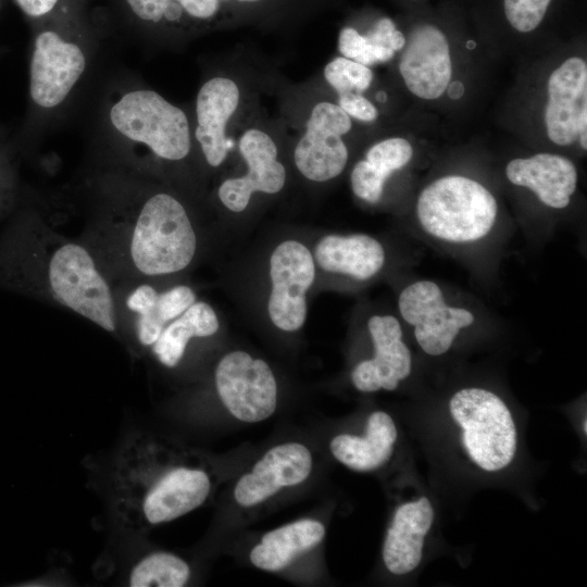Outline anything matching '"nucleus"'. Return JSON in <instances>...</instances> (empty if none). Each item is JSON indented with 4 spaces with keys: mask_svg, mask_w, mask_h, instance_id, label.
<instances>
[{
    "mask_svg": "<svg viewBox=\"0 0 587 587\" xmlns=\"http://www.w3.org/2000/svg\"><path fill=\"white\" fill-rule=\"evenodd\" d=\"M338 105L350 117L362 122H373L378 116L376 107L360 92L339 93Z\"/></svg>",
    "mask_w": 587,
    "mask_h": 587,
    "instance_id": "7c9ffc66",
    "label": "nucleus"
},
{
    "mask_svg": "<svg viewBox=\"0 0 587 587\" xmlns=\"http://www.w3.org/2000/svg\"><path fill=\"white\" fill-rule=\"evenodd\" d=\"M238 146L247 173L225 179L217 192L222 204L234 213L246 210L254 192L277 193L286 183L285 166L277 159L276 143L267 133L249 128Z\"/></svg>",
    "mask_w": 587,
    "mask_h": 587,
    "instance_id": "f8f14e48",
    "label": "nucleus"
},
{
    "mask_svg": "<svg viewBox=\"0 0 587 587\" xmlns=\"http://www.w3.org/2000/svg\"><path fill=\"white\" fill-rule=\"evenodd\" d=\"M551 0H503L510 25L520 33L534 30L542 21Z\"/></svg>",
    "mask_w": 587,
    "mask_h": 587,
    "instance_id": "c756f323",
    "label": "nucleus"
},
{
    "mask_svg": "<svg viewBox=\"0 0 587 587\" xmlns=\"http://www.w3.org/2000/svg\"><path fill=\"white\" fill-rule=\"evenodd\" d=\"M314 258L323 271L367 280L382 271L386 254L372 236L330 234L317 241Z\"/></svg>",
    "mask_w": 587,
    "mask_h": 587,
    "instance_id": "aec40b11",
    "label": "nucleus"
},
{
    "mask_svg": "<svg viewBox=\"0 0 587 587\" xmlns=\"http://www.w3.org/2000/svg\"><path fill=\"white\" fill-rule=\"evenodd\" d=\"M215 386L229 413L242 422H261L276 409L277 384L270 365L245 351H232L220 360Z\"/></svg>",
    "mask_w": 587,
    "mask_h": 587,
    "instance_id": "6e6552de",
    "label": "nucleus"
},
{
    "mask_svg": "<svg viewBox=\"0 0 587 587\" xmlns=\"http://www.w3.org/2000/svg\"><path fill=\"white\" fill-rule=\"evenodd\" d=\"M367 328L374 355L354 366L352 384L362 392L395 390L412 370V357L403 341L401 325L392 315H373L367 322Z\"/></svg>",
    "mask_w": 587,
    "mask_h": 587,
    "instance_id": "2eb2a0df",
    "label": "nucleus"
},
{
    "mask_svg": "<svg viewBox=\"0 0 587 587\" xmlns=\"http://www.w3.org/2000/svg\"><path fill=\"white\" fill-rule=\"evenodd\" d=\"M372 70L359 62L345 57H338L326 64L324 78L336 92L365 91L373 82Z\"/></svg>",
    "mask_w": 587,
    "mask_h": 587,
    "instance_id": "cd10ccee",
    "label": "nucleus"
},
{
    "mask_svg": "<svg viewBox=\"0 0 587 587\" xmlns=\"http://www.w3.org/2000/svg\"><path fill=\"white\" fill-rule=\"evenodd\" d=\"M351 127L350 116L338 104L328 101L316 103L307 121L305 132L294 150L298 171L317 183L340 175L348 161L342 136Z\"/></svg>",
    "mask_w": 587,
    "mask_h": 587,
    "instance_id": "9d476101",
    "label": "nucleus"
},
{
    "mask_svg": "<svg viewBox=\"0 0 587 587\" xmlns=\"http://www.w3.org/2000/svg\"><path fill=\"white\" fill-rule=\"evenodd\" d=\"M15 2L24 13L37 17L50 12L58 0H15Z\"/></svg>",
    "mask_w": 587,
    "mask_h": 587,
    "instance_id": "2f4dec72",
    "label": "nucleus"
},
{
    "mask_svg": "<svg viewBox=\"0 0 587 587\" xmlns=\"http://www.w3.org/2000/svg\"><path fill=\"white\" fill-rule=\"evenodd\" d=\"M190 577L189 565L179 557L164 551L149 553L130 569L127 585L132 587H182Z\"/></svg>",
    "mask_w": 587,
    "mask_h": 587,
    "instance_id": "a878e982",
    "label": "nucleus"
},
{
    "mask_svg": "<svg viewBox=\"0 0 587 587\" xmlns=\"http://www.w3.org/2000/svg\"><path fill=\"white\" fill-rule=\"evenodd\" d=\"M239 1L253 2V1H258V0H239Z\"/></svg>",
    "mask_w": 587,
    "mask_h": 587,
    "instance_id": "c9c22d12",
    "label": "nucleus"
},
{
    "mask_svg": "<svg viewBox=\"0 0 587 587\" xmlns=\"http://www.w3.org/2000/svg\"><path fill=\"white\" fill-rule=\"evenodd\" d=\"M338 49L345 58L366 66L387 62L395 55V51L378 46L367 33L361 35L352 27L340 30Z\"/></svg>",
    "mask_w": 587,
    "mask_h": 587,
    "instance_id": "c85d7f7f",
    "label": "nucleus"
},
{
    "mask_svg": "<svg viewBox=\"0 0 587 587\" xmlns=\"http://www.w3.org/2000/svg\"><path fill=\"white\" fill-rule=\"evenodd\" d=\"M9 180L5 167L0 165V208L7 201L9 195Z\"/></svg>",
    "mask_w": 587,
    "mask_h": 587,
    "instance_id": "473e14b6",
    "label": "nucleus"
},
{
    "mask_svg": "<svg viewBox=\"0 0 587 587\" xmlns=\"http://www.w3.org/2000/svg\"><path fill=\"white\" fill-rule=\"evenodd\" d=\"M240 101V90L228 77H213L205 82L197 96L196 139L209 165L220 166L226 159L228 141L226 127Z\"/></svg>",
    "mask_w": 587,
    "mask_h": 587,
    "instance_id": "f3484780",
    "label": "nucleus"
},
{
    "mask_svg": "<svg viewBox=\"0 0 587 587\" xmlns=\"http://www.w3.org/2000/svg\"><path fill=\"white\" fill-rule=\"evenodd\" d=\"M312 455L299 442H287L270 449L242 475L234 490L235 500L242 507L258 504L284 487L295 486L309 476Z\"/></svg>",
    "mask_w": 587,
    "mask_h": 587,
    "instance_id": "dca6fc26",
    "label": "nucleus"
},
{
    "mask_svg": "<svg viewBox=\"0 0 587 587\" xmlns=\"http://www.w3.org/2000/svg\"><path fill=\"white\" fill-rule=\"evenodd\" d=\"M325 536L324 525L315 520H299L266 533L250 552V561L265 571H279L298 555L317 546Z\"/></svg>",
    "mask_w": 587,
    "mask_h": 587,
    "instance_id": "b1692460",
    "label": "nucleus"
},
{
    "mask_svg": "<svg viewBox=\"0 0 587 587\" xmlns=\"http://www.w3.org/2000/svg\"><path fill=\"white\" fill-rule=\"evenodd\" d=\"M398 308L402 319L413 327L419 346L432 357L445 354L459 333L475 321L470 310L448 304L441 288L427 279L403 288Z\"/></svg>",
    "mask_w": 587,
    "mask_h": 587,
    "instance_id": "0eeeda50",
    "label": "nucleus"
},
{
    "mask_svg": "<svg viewBox=\"0 0 587 587\" xmlns=\"http://www.w3.org/2000/svg\"><path fill=\"white\" fill-rule=\"evenodd\" d=\"M545 125L549 139L570 146L577 139L587 149V64L578 57L565 60L548 79Z\"/></svg>",
    "mask_w": 587,
    "mask_h": 587,
    "instance_id": "9b49d317",
    "label": "nucleus"
},
{
    "mask_svg": "<svg viewBox=\"0 0 587 587\" xmlns=\"http://www.w3.org/2000/svg\"><path fill=\"white\" fill-rule=\"evenodd\" d=\"M397 436L392 417L386 412L375 411L367 419L365 436L341 434L332 439L329 448L333 455L349 469L370 472L390 459Z\"/></svg>",
    "mask_w": 587,
    "mask_h": 587,
    "instance_id": "4be33fe9",
    "label": "nucleus"
},
{
    "mask_svg": "<svg viewBox=\"0 0 587 587\" xmlns=\"http://www.w3.org/2000/svg\"><path fill=\"white\" fill-rule=\"evenodd\" d=\"M447 89L449 97L452 99H459L464 92V87L460 82L450 83Z\"/></svg>",
    "mask_w": 587,
    "mask_h": 587,
    "instance_id": "72a5a7b5",
    "label": "nucleus"
},
{
    "mask_svg": "<svg viewBox=\"0 0 587 587\" xmlns=\"http://www.w3.org/2000/svg\"><path fill=\"white\" fill-rule=\"evenodd\" d=\"M413 155L411 143L401 137H391L373 145L365 159L352 168L350 183L353 193L369 202L377 203L390 175L407 165Z\"/></svg>",
    "mask_w": 587,
    "mask_h": 587,
    "instance_id": "5701e85b",
    "label": "nucleus"
},
{
    "mask_svg": "<svg viewBox=\"0 0 587 587\" xmlns=\"http://www.w3.org/2000/svg\"><path fill=\"white\" fill-rule=\"evenodd\" d=\"M211 490L207 472L165 465L154 441L135 436L120 451L112 495L121 522L133 529L171 522L200 507Z\"/></svg>",
    "mask_w": 587,
    "mask_h": 587,
    "instance_id": "f257e3e1",
    "label": "nucleus"
},
{
    "mask_svg": "<svg viewBox=\"0 0 587 587\" xmlns=\"http://www.w3.org/2000/svg\"><path fill=\"white\" fill-rule=\"evenodd\" d=\"M434 514L426 497L403 503L396 510L383 546V560L390 573L408 574L420 565Z\"/></svg>",
    "mask_w": 587,
    "mask_h": 587,
    "instance_id": "6ab92c4d",
    "label": "nucleus"
},
{
    "mask_svg": "<svg viewBox=\"0 0 587 587\" xmlns=\"http://www.w3.org/2000/svg\"><path fill=\"white\" fill-rule=\"evenodd\" d=\"M196 302L195 291L186 285L159 292L142 284L128 295L126 305L136 315V337L143 347L151 348L164 327Z\"/></svg>",
    "mask_w": 587,
    "mask_h": 587,
    "instance_id": "412c9836",
    "label": "nucleus"
},
{
    "mask_svg": "<svg viewBox=\"0 0 587 587\" xmlns=\"http://www.w3.org/2000/svg\"><path fill=\"white\" fill-rule=\"evenodd\" d=\"M133 12L141 20L177 21L183 13L195 18L212 17L220 8L218 0H127Z\"/></svg>",
    "mask_w": 587,
    "mask_h": 587,
    "instance_id": "bb28decb",
    "label": "nucleus"
},
{
    "mask_svg": "<svg viewBox=\"0 0 587 587\" xmlns=\"http://www.w3.org/2000/svg\"><path fill=\"white\" fill-rule=\"evenodd\" d=\"M51 297L107 332L116 330V307L109 282L93 255L74 241L55 246L45 263Z\"/></svg>",
    "mask_w": 587,
    "mask_h": 587,
    "instance_id": "39448f33",
    "label": "nucleus"
},
{
    "mask_svg": "<svg viewBox=\"0 0 587 587\" xmlns=\"http://www.w3.org/2000/svg\"><path fill=\"white\" fill-rule=\"evenodd\" d=\"M498 215L494 195L479 182L446 175L420 193L415 216L429 237L452 245H470L486 238Z\"/></svg>",
    "mask_w": 587,
    "mask_h": 587,
    "instance_id": "f03ea898",
    "label": "nucleus"
},
{
    "mask_svg": "<svg viewBox=\"0 0 587 587\" xmlns=\"http://www.w3.org/2000/svg\"><path fill=\"white\" fill-rule=\"evenodd\" d=\"M86 60L80 48L54 32H43L35 40L29 66V93L41 108L60 104L82 76Z\"/></svg>",
    "mask_w": 587,
    "mask_h": 587,
    "instance_id": "ddd939ff",
    "label": "nucleus"
},
{
    "mask_svg": "<svg viewBox=\"0 0 587 587\" xmlns=\"http://www.w3.org/2000/svg\"><path fill=\"white\" fill-rule=\"evenodd\" d=\"M403 48L399 72L409 91L425 100L439 98L452 74L450 48L444 33L429 24L419 25Z\"/></svg>",
    "mask_w": 587,
    "mask_h": 587,
    "instance_id": "4468645a",
    "label": "nucleus"
},
{
    "mask_svg": "<svg viewBox=\"0 0 587 587\" xmlns=\"http://www.w3.org/2000/svg\"><path fill=\"white\" fill-rule=\"evenodd\" d=\"M449 411L462 429L463 448L474 464L497 472L515 457L517 433L511 411L495 392L479 387L458 390Z\"/></svg>",
    "mask_w": 587,
    "mask_h": 587,
    "instance_id": "20e7f679",
    "label": "nucleus"
},
{
    "mask_svg": "<svg viewBox=\"0 0 587 587\" xmlns=\"http://www.w3.org/2000/svg\"><path fill=\"white\" fill-rule=\"evenodd\" d=\"M197 251V235L180 201L166 192L141 205L128 240L133 267L145 276H165L185 270Z\"/></svg>",
    "mask_w": 587,
    "mask_h": 587,
    "instance_id": "7ed1b4c3",
    "label": "nucleus"
},
{
    "mask_svg": "<svg viewBox=\"0 0 587 587\" xmlns=\"http://www.w3.org/2000/svg\"><path fill=\"white\" fill-rule=\"evenodd\" d=\"M110 120L123 136L141 142L159 158L179 161L190 151L186 114L153 90L125 93L111 109Z\"/></svg>",
    "mask_w": 587,
    "mask_h": 587,
    "instance_id": "423d86ee",
    "label": "nucleus"
},
{
    "mask_svg": "<svg viewBox=\"0 0 587 587\" xmlns=\"http://www.w3.org/2000/svg\"><path fill=\"white\" fill-rule=\"evenodd\" d=\"M270 278L271 322L284 332L300 329L308 313L307 292L315 278V263L308 247L292 239L280 242L270 258Z\"/></svg>",
    "mask_w": 587,
    "mask_h": 587,
    "instance_id": "1a4fd4ad",
    "label": "nucleus"
},
{
    "mask_svg": "<svg viewBox=\"0 0 587 587\" xmlns=\"http://www.w3.org/2000/svg\"><path fill=\"white\" fill-rule=\"evenodd\" d=\"M218 327L213 308L204 301H196L164 327L151 351L162 365L175 367L192 338L212 336Z\"/></svg>",
    "mask_w": 587,
    "mask_h": 587,
    "instance_id": "393cba45",
    "label": "nucleus"
},
{
    "mask_svg": "<svg viewBox=\"0 0 587 587\" xmlns=\"http://www.w3.org/2000/svg\"><path fill=\"white\" fill-rule=\"evenodd\" d=\"M586 419L584 420V433L586 434L587 433V423H586Z\"/></svg>",
    "mask_w": 587,
    "mask_h": 587,
    "instance_id": "f704fd0d",
    "label": "nucleus"
},
{
    "mask_svg": "<svg viewBox=\"0 0 587 587\" xmlns=\"http://www.w3.org/2000/svg\"><path fill=\"white\" fill-rule=\"evenodd\" d=\"M510 183L532 190L545 205L565 209L577 186L574 163L562 155L537 153L511 160L505 167Z\"/></svg>",
    "mask_w": 587,
    "mask_h": 587,
    "instance_id": "a211bd4d",
    "label": "nucleus"
}]
</instances>
